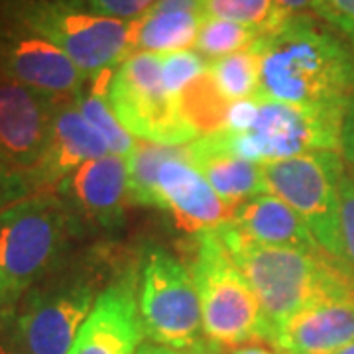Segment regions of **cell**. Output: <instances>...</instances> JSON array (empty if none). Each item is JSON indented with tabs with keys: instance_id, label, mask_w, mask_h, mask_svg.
<instances>
[{
	"instance_id": "cell-1",
	"label": "cell",
	"mask_w": 354,
	"mask_h": 354,
	"mask_svg": "<svg viewBox=\"0 0 354 354\" xmlns=\"http://www.w3.org/2000/svg\"><path fill=\"white\" fill-rule=\"evenodd\" d=\"M262 53L256 99L299 106L346 109L354 59L341 38L305 14L290 16L258 39Z\"/></svg>"
},
{
	"instance_id": "cell-2",
	"label": "cell",
	"mask_w": 354,
	"mask_h": 354,
	"mask_svg": "<svg viewBox=\"0 0 354 354\" xmlns=\"http://www.w3.org/2000/svg\"><path fill=\"white\" fill-rule=\"evenodd\" d=\"M216 230L258 297L264 341H274L283 325L307 307L354 299V272L325 250L262 246L244 239L230 223Z\"/></svg>"
},
{
	"instance_id": "cell-3",
	"label": "cell",
	"mask_w": 354,
	"mask_h": 354,
	"mask_svg": "<svg viewBox=\"0 0 354 354\" xmlns=\"http://www.w3.org/2000/svg\"><path fill=\"white\" fill-rule=\"evenodd\" d=\"M4 16L50 39L87 79L116 69L132 51V20L93 12L81 0H4Z\"/></svg>"
},
{
	"instance_id": "cell-4",
	"label": "cell",
	"mask_w": 354,
	"mask_h": 354,
	"mask_svg": "<svg viewBox=\"0 0 354 354\" xmlns=\"http://www.w3.org/2000/svg\"><path fill=\"white\" fill-rule=\"evenodd\" d=\"M77 230L55 193H34L0 211V272L16 299L57 268Z\"/></svg>"
},
{
	"instance_id": "cell-5",
	"label": "cell",
	"mask_w": 354,
	"mask_h": 354,
	"mask_svg": "<svg viewBox=\"0 0 354 354\" xmlns=\"http://www.w3.org/2000/svg\"><path fill=\"white\" fill-rule=\"evenodd\" d=\"M197 236L191 276L201 301L205 337L227 348L264 341L258 297L228 254L218 230H207Z\"/></svg>"
},
{
	"instance_id": "cell-6",
	"label": "cell",
	"mask_w": 354,
	"mask_h": 354,
	"mask_svg": "<svg viewBox=\"0 0 354 354\" xmlns=\"http://www.w3.org/2000/svg\"><path fill=\"white\" fill-rule=\"evenodd\" d=\"M342 116L344 109L299 106L258 99V114L248 132L221 130L218 136L242 160L270 164L341 148Z\"/></svg>"
},
{
	"instance_id": "cell-7",
	"label": "cell",
	"mask_w": 354,
	"mask_h": 354,
	"mask_svg": "<svg viewBox=\"0 0 354 354\" xmlns=\"http://www.w3.org/2000/svg\"><path fill=\"white\" fill-rule=\"evenodd\" d=\"M266 189L290 205L313 232L317 244L341 262L339 189L344 177L342 156L321 150L262 164Z\"/></svg>"
},
{
	"instance_id": "cell-8",
	"label": "cell",
	"mask_w": 354,
	"mask_h": 354,
	"mask_svg": "<svg viewBox=\"0 0 354 354\" xmlns=\"http://www.w3.org/2000/svg\"><path fill=\"white\" fill-rule=\"evenodd\" d=\"M106 101L116 120L144 142L183 146L197 138L162 79V55L136 51L114 69Z\"/></svg>"
},
{
	"instance_id": "cell-9",
	"label": "cell",
	"mask_w": 354,
	"mask_h": 354,
	"mask_svg": "<svg viewBox=\"0 0 354 354\" xmlns=\"http://www.w3.org/2000/svg\"><path fill=\"white\" fill-rule=\"evenodd\" d=\"M138 307L146 337L156 344L187 351L201 342V301L193 276L165 250L150 252L142 266Z\"/></svg>"
},
{
	"instance_id": "cell-10",
	"label": "cell",
	"mask_w": 354,
	"mask_h": 354,
	"mask_svg": "<svg viewBox=\"0 0 354 354\" xmlns=\"http://www.w3.org/2000/svg\"><path fill=\"white\" fill-rule=\"evenodd\" d=\"M95 301V288L79 276L32 288L16 315L14 348L22 354H69Z\"/></svg>"
},
{
	"instance_id": "cell-11",
	"label": "cell",
	"mask_w": 354,
	"mask_h": 354,
	"mask_svg": "<svg viewBox=\"0 0 354 354\" xmlns=\"http://www.w3.org/2000/svg\"><path fill=\"white\" fill-rule=\"evenodd\" d=\"M0 75L59 102L75 101L87 83L57 46L6 16L0 22Z\"/></svg>"
},
{
	"instance_id": "cell-12",
	"label": "cell",
	"mask_w": 354,
	"mask_h": 354,
	"mask_svg": "<svg viewBox=\"0 0 354 354\" xmlns=\"http://www.w3.org/2000/svg\"><path fill=\"white\" fill-rule=\"evenodd\" d=\"M57 102L0 75V160L32 174L48 148Z\"/></svg>"
},
{
	"instance_id": "cell-13",
	"label": "cell",
	"mask_w": 354,
	"mask_h": 354,
	"mask_svg": "<svg viewBox=\"0 0 354 354\" xmlns=\"http://www.w3.org/2000/svg\"><path fill=\"white\" fill-rule=\"evenodd\" d=\"M158 209L169 211L177 227L195 234L225 227L236 211L191 164L187 144L167 158L158 171Z\"/></svg>"
},
{
	"instance_id": "cell-14",
	"label": "cell",
	"mask_w": 354,
	"mask_h": 354,
	"mask_svg": "<svg viewBox=\"0 0 354 354\" xmlns=\"http://www.w3.org/2000/svg\"><path fill=\"white\" fill-rule=\"evenodd\" d=\"M55 195L77 223L114 228L122 223L128 201L127 158L102 156L91 160L62 179Z\"/></svg>"
},
{
	"instance_id": "cell-15",
	"label": "cell",
	"mask_w": 354,
	"mask_h": 354,
	"mask_svg": "<svg viewBox=\"0 0 354 354\" xmlns=\"http://www.w3.org/2000/svg\"><path fill=\"white\" fill-rule=\"evenodd\" d=\"M146 337L132 276L97 295L69 354H136Z\"/></svg>"
},
{
	"instance_id": "cell-16",
	"label": "cell",
	"mask_w": 354,
	"mask_h": 354,
	"mask_svg": "<svg viewBox=\"0 0 354 354\" xmlns=\"http://www.w3.org/2000/svg\"><path fill=\"white\" fill-rule=\"evenodd\" d=\"M109 146L85 120L75 101L57 102L48 148L28 179L32 189L57 185L77 167L109 156Z\"/></svg>"
},
{
	"instance_id": "cell-17",
	"label": "cell",
	"mask_w": 354,
	"mask_h": 354,
	"mask_svg": "<svg viewBox=\"0 0 354 354\" xmlns=\"http://www.w3.org/2000/svg\"><path fill=\"white\" fill-rule=\"evenodd\" d=\"M354 342V299L307 307L276 335L279 354H337Z\"/></svg>"
},
{
	"instance_id": "cell-18",
	"label": "cell",
	"mask_w": 354,
	"mask_h": 354,
	"mask_svg": "<svg viewBox=\"0 0 354 354\" xmlns=\"http://www.w3.org/2000/svg\"><path fill=\"white\" fill-rule=\"evenodd\" d=\"M230 227L244 239L274 248H290L299 252H321L313 232L290 205L276 195H258L241 203L230 221Z\"/></svg>"
},
{
	"instance_id": "cell-19",
	"label": "cell",
	"mask_w": 354,
	"mask_h": 354,
	"mask_svg": "<svg viewBox=\"0 0 354 354\" xmlns=\"http://www.w3.org/2000/svg\"><path fill=\"white\" fill-rule=\"evenodd\" d=\"M189 162L209 181L215 193L232 207L268 193L262 164L242 160L232 153L218 132L195 138L187 144Z\"/></svg>"
},
{
	"instance_id": "cell-20",
	"label": "cell",
	"mask_w": 354,
	"mask_h": 354,
	"mask_svg": "<svg viewBox=\"0 0 354 354\" xmlns=\"http://www.w3.org/2000/svg\"><path fill=\"white\" fill-rule=\"evenodd\" d=\"M205 16L197 12H144L132 20V50L176 53L195 46Z\"/></svg>"
},
{
	"instance_id": "cell-21",
	"label": "cell",
	"mask_w": 354,
	"mask_h": 354,
	"mask_svg": "<svg viewBox=\"0 0 354 354\" xmlns=\"http://www.w3.org/2000/svg\"><path fill=\"white\" fill-rule=\"evenodd\" d=\"M177 109L195 136H209L225 130L230 101L216 87L211 69L207 67L176 97Z\"/></svg>"
},
{
	"instance_id": "cell-22",
	"label": "cell",
	"mask_w": 354,
	"mask_h": 354,
	"mask_svg": "<svg viewBox=\"0 0 354 354\" xmlns=\"http://www.w3.org/2000/svg\"><path fill=\"white\" fill-rule=\"evenodd\" d=\"M113 73L114 69L91 77V87L87 91L83 88L75 102L81 114L85 116V120L104 140V144L109 146V152L120 158H130V153L136 150L138 142L116 120L113 109L106 101V91H109Z\"/></svg>"
},
{
	"instance_id": "cell-23",
	"label": "cell",
	"mask_w": 354,
	"mask_h": 354,
	"mask_svg": "<svg viewBox=\"0 0 354 354\" xmlns=\"http://www.w3.org/2000/svg\"><path fill=\"white\" fill-rule=\"evenodd\" d=\"M179 148L181 146L138 142L136 150L127 158L130 201L158 209V171L167 158L179 152Z\"/></svg>"
},
{
	"instance_id": "cell-24",
	"label": "cell",
	"mask_w": 354,
	"mask_h": 354,
	"mask_svg": "<svg viewBox=\"0 0 354 354\" xmlns=\"http://www.w3.org/2000/svg\"><path fill=\"white\" fill-rule=\"evenodd\" d=\"M209 69L215 77L216 87L221 88V93L230 102L254 97L262 69V53L258 48V41L248 50L236 51L227 57L209 62Z\"/></svg>"
},
{
	"instance_id": "cell-25",
	"label": "cell",
	"mask_w": 354,
	"mask_h": 354,
	"mask_svg": "<svg viewBox=\"0 0 354 354\" xmlns=\"http://www.w3.org/2000/svg\"><path fill=\"white\" fill-rule=\"evenodd\" d=\"M203 14L205 18L250 28L258 34H270L290 18L278 0H203Z\"/></svg>"
},
{
	"instance_id": "cell-26",
	"label": "cell",
	"mask_w": 354,
	"mask_h": 354,
	"mask_svg": "<svg viewBox=\"0 0 354 354\" xmlns=\"http://www.w3.org/2000/svg\"><path fill=\"white\" fill-rule=\"evenodd\" d=\"M260 36L264 34H258L250 28H244L234 22L205 18L197 41H195V50L205 57H209L211 62H215L221 57H227L230 53L252 48Z\"/></svg>"
},
{
	"instance_id": "cell-27",
	"label": "cell",
	"mask_w": 354,
	"mask_h": 354,
	"mask_svg": "<svg viewBox=\"0 0 354 354\" xmlns=\"http://www.w3.org/2000/svg\"><path fill=\"white\" fill-rule=\"evenodd\" d=\"M209 67L201 53L191 50L176 51L162 55V79L169 95L177 97L181 88L187 87L191 81Z\"/></svg>"
},
{
	"instance_id": "cell-28",
	"label": "cell",
	"mask_w": 354,
	"mask_h": 354,
	"mask_svg": "<svg viewBox=\"0 0 354 354\" xmlns=\"http://www.w3.org/2000/svg\"><path fill=\"white\" fill-rule=\"evenodd\" d=\"M341 262L354 272V174H344L339 189Z\"/></svg>"
},
{
	"instance_id": "cell-29",
	"label": "cell",
	"mask_w": 354,
	"mask_h": 354,
	"mask_svg": "<svg viewBox=\"0 0 354 354\" xmlns=\"http://www.w3.org/2000/svg\"><path fill=\"white\" fill-rule=\"evenodd\" d=\"M313 10L341 32L354 59V0H315Z\"/></svg>"
},
{
	"instance_id": "cell-30",
	"label": "cell",
	"mask_w": 354,
	"mask_h": 354,
	"mask_svg": "<svg viewBox=\"0 0 354 354\" xmlns=\"http://www.w3.org/2000/svg\"><path fill=\"white\" fill-rule=\"evenodd\" d=\"M93 12L118 20H136L148 12L158 0H81Z\"/></svg>"
},
{
	"instance_id": "cell-31",
	"label": "cell",
	"mask_w": 354,
	"mask_h": 354,
	"mask_svg": "<svg viewBox=\"0 0 354 354\" xmlns=\"http://www.w3.org/2000/svg\"><path fill=\"white\" fill-rule=\"evenodd\" d=\"M30 191L32 183L28 176L0 160V211L28 197Z\"/></svg>"
},
{
	"instance_id": "cell-32",
	"label": "cell",
	"mask_w": 354,
	"mask_h": 354,
	"mask_svg": "<svg viewBox=\"0 0 354 354\" xmlns=\"http://www.w3.org/2000/svg\"><path fill=\"white\" fill-rule=\"evenodd\" d=\"M256 114H258V99L256 97L230 102L225 130H228V132H248L252 128L254 120H256Z\"/></svg>"
},
{
	"instance_id": "cell-33",
	"label": "cell",
	"mask_w": 354,
	"mask_h": 354,
	"mask_svg": "<svg viewBox=\"0 0 354 354\" xmlns=\"http://www.w3.org/2000/svg\"><path fill=\"white\" fill-rule=\"evenodd\" d=\"M341 152L344 162L354 169V93L346 102L341 127Z\"/></svg>"
},
{
	"instance_id": "cell-34",
	"label": "cell",
	"mask_w": 354,
	"mask_h": 354,
	"mask_svg": "<svg viewBox=\"0 0 354 354\" xmlns=\"http://www.w3.org/2000/svg\"><path fill=\"white\" fill-rule=\"evenodd\" d=\"M152 12H197L203 14V0H158ZM205 16V14H203Z\"/></svg>"
},
{
	"instance_id": "cell-35",
	"label": "cell",
	"mask_w": 354,
	"mask_h": 354,
	"mask_svg": "<svg viewBox=\"0 0 354 354\" xmlns=\"http://www.w3.org/2000/svg\"><path fill=\"white\" fill-rule=\"evenodd\" d=\"M16 304H18V299L12 295V291H10L6 279H4L2 272H0V319L6 315V313H10V309Z\"/></svg>"
},
{
	"instance_id": "cell-36",
	"label": "cell",
	"mask_w": 354,
	"mask_h": 354,
	"mask_svg": "<svg viewBox=\"0 0 354 354\" xmlns=\"http://www.w3.org/2000/svg\"><path fill=\"white\" fill-rule=\"evenodd\" d=\"M278 4L290 16H295V14H304L305 10L313 8L315 0H278Z\"/></svg>"
},
{
	"instance_id": "cell-37",
	"label": "cell",
	"mask_w": 354,
	"mask_h": 354,
	"mask_svg": "<svg viewBox=\"0 0 354 354\" xmlns=\"http://www.w3.org/2000/svg\"><path fill=\"white\" fill-rule=\"evenodd\" d=\"M232 354H278L270 348H266L262 344H254V342H248V344H242L239 348H234Z\"/></svg>"
},
{
	"instance_id": "cell-38",
	"label": "cell",
	"mask_w": 354,
	"mask_h": 354,
	"mask_svg": "<svg viewBox=\"0 0 354 354\" xmlns=\"http://www.w3.org/2000/svg\"><path fill=\"white\" fill-rule=\"evenodd\" d=\"M136 354H179L174 348H167L162 344H142Z\"/></svg>"
},
{
	"instance_id": "cell-39",
	"label": "cell",
	"mask_w": 354,
	"mask_h": 354,
	"mask_svg": "<svg viewBox=\"0 0 354 354\" xmlns=\"http://www.w3.org/2000/svg\"><path fill=\"white\" fill-rule=\"evenodd\" d=\"M0 354H22L20 351H16L14 346H4V344H0Z\"/></svg>"
},
{
	"instance_id": "cell-40",
	"label": "cell",
	"mask_w": 354,
	"mask_h": 354,
	"mask_svg": "<svg viewBox=\"0 0 354 354\" xmlns=\"http://www.w3.org/2000/svg\"><path fill=\"white\" fill-rule=\"evenodd\" d=\"M337 354H354V342L353 344H348L346 348H342L341 353H337Z\"/></svg>"
}]
</instances>
